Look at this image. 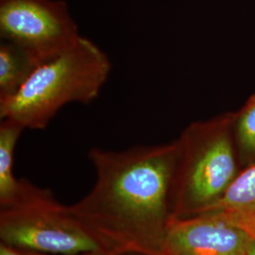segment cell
Returning a JSON list of instances; mask_svg holds the SVG:
<instances>
[{
	"instance_id": "10",
	"label": "cell",
	"mask_w": 255,
	"mask_h": 255,
	"mask_svg": "<svg viewBox=\"0 0 255 255\" xmlns=\"http://www.w3.org/2000/svg\"><path fill=\"white\" fill-rule=\"evenodd\" d=\"M237 134L241 146L250 152H255V96L238 119Z\"/></svg>"
},
{
	"instance_id": "3",
	"label": "cell",
	"mask_w": 255,
	"mask_h": 255,
	"mask_svg": "<svg viewBox=\"0 0 255 255\" xmlns=\"http://www.w3.org/2000/svg\"><path fill=\"white\" fill-rule=\"evenodd\" d=\"M0 243L45 255L104 252L68 206L27 179H21L16 198L0 207Z\"/></svg>"
},
{
	"instance_id": "7",
	"label": "cell",
	"mask_w": 255,
	"mask_h": 255,
	"mask_svg": "<svg viewBox=\"0 0 255 255\" xmlns=\"http://www.w3.org/2000/svg\"><path fill=\"white\" fill-rule=\"evenodd\" d=\"M200 214H210L244 231L255 239V165L246 169Z\"/></svg>"
},
{
	"instance_id": "13",
	"label": "cell",
	"mask_w": 255,
	"mask_h": 255,
	"mask_svg": "<svg viewBox=\"0 0 255 255\" xmlns=\"http://www.w3.org/2000/svg\"><path fill=\"white\" fill-rule=\"evenodd\" d=\"M244 255H255V239H251Z\"/></svg>"
},
{
	"instance_id": "11",
	"label": "cell",
	"mask_w": 255,
	"mask_h": 255,
	"mask_svg": "<svg viewBox=\"0 0 255 255\" xmlns=\"http://www.w3.org/2000/svg\"><path fill=\"white\" fill-rule=\"evenodd\" d=\"M0 255H27L26 252L0 243Z\"/></svg>"
},
{
	"instance_id": "6",
	"label": "cell",
	"mask_w": 255,
	"mask_h": 255,
	"mask_svg": "<svg viewBox=\"0 0 255 255\" xmlns=\"http://www.w3.org/2000/svg\"><path fill=\"white\" fill-rule=\"evenodd\" d=\"M251 237L210 214L174 219L161 255H244Z\"/></svg>"
},
{
	"instance_id": "5",
	"label": "cell",
	"mask_w": 255,
	"mask_h": 255,
	"mask_svg": "<svg viewBox=\"0 0 255 255\" xmlns=\"http://www.w3.org/2000/svg\"><path fill=\"white\" fill-rule=\"evenodd\" d=\"M62 0H0V37L20 46L38 64L73 46L81 38Z\"/></svg>"
},
{
	"instance_id": "12",
	"label": "cell",
	"mask_w": 255,
	"mask_h": 255,
	"mask_svg": "<svg viewBox=\"0 0 255 255\" xmlns=\"http://www.w3.org/2000/svg\"><path fill=\"white\" fill-rule=\"evenodd\" d=\"M27 255H45V254H38V253H29V252H26ZM111 255L107 253L104 252H90V253H83V254H80V255Z\"/></svg>"
},
{
	"instance_id": "1",
	"label": "cell",
	"mask_w": 255,
	"mask_h": 255,
	"mask_svg": "<svg viewBox=\"0 0 255 255\" xmlns=\"http://www.w3.org/2000/svg\"><path fill=\"white\" fill-rule=\"evenodd\" d=\"M88 159L96 182L85 197L68 206L73 217L107 254L161 255L175 219L177 144L119 151L94 147Z\"/></svg>"
},
{
	"instance_id": "8",
	"label": "cell",
	"mask_w": 255,
	"mask_h": 255,
	"mask_svg": "<svg viewBox=\"0 0 255 255\" xmlns=\"http://www.w3.org/2000/svg\"><path fill=\"white\" fill-rule=\"evenodd\" d=\"M39 64L20 46L1 40L0 43V101L14 96Z\"/></svg>"
},
{
	"instance_id": "9",
	"label": "cell",
	"mask_w": 255,
	"mask_h": 255,
	"mask_svg": "<svg viewBox=\"0 0 255 255\" xmlns=\"http://www.w3.org/2000/svg\"><path fill=\"white\" fill-rule=\"evenodd\" d=\"M25 128L11 119H1L0 123V207L13 201L21 187V179L13 173L14 151Z\"/></svg>"
},
{
	"instance_id": "14",
	"label": "cell",
	"mask_w": 255,
	"mask_h": 255,
	"mask_svg": "<svg viewBox=\"0 0 255 255\" xmlns=\"http://www.w3.org/2000/svg\"><path fill=\"white\" fill-rule=\"evenodd\" d=\"M146 255L144 254H139V253H121V254H116V255Z\"/></svg>"
},
{
	"instance_id": "2",
	"label": "cell",
	"mask_w": 255,
	"mask_h": 255,
	"mask_svg": "<svg viewBox=\"0 0 255 255\" xmlns=\"http://www.w3.org/2000/svg\"><path fill=\"white\" fill-rule=\"evenodd\" d=\"M112 70L108 55L88 38L39 64L14 96L0 101V119L24 128L44 129L70 103L95 101Z\"/></svg>"
},
{
	"instance_id": "4",
	"label": "cell",
	"mask_w": 255,
	"mask_h": 255,
	"mask_svg": "<svg viewBox=\"0 0 255 255\" xmlns=\"http://www.w3.org/2000/svg\"><path fill=\"white\" fill-rule=\"evenodd\" d=\"M222 124H196L177 144L172 185L175 219L196 216L217 201L236 178L231 140Z\"/></svg>"
}]
</instances>
